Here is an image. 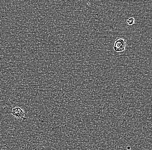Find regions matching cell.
<instances>
[{
	"label": "cell",
	"instance_id": "cell-1",
	"mask_svg": "<svg viewBox=\"0 0 152 150\" xmlns=\"http://www.w3.org/2000/svg\"><path fill=\"white\" fill-rule=\"evenodd\" d=\"M126 45V40L124 39H116L114 42L113 48L114 51L118 53L122 52L125 50Z\"/></svg>",
	"mask_w": 152,
	"mask_h": 150
},
{
	"label": "cell",
	"instance_id": "cell-2",
	"mask_svg": "<svg viewBox=\"0 0 152 150\" xmlns=\"http://www.w3.org/2000/svg\"><path fill=\"white\" fill-rule=\"evenodd\" d=\"M11 113L14 116L18 119H23L25 115V113L23 110L19 107H16L13 108Z\"/></svg>",
	"mask_w": 152,
	"mask_h": 150
},
{
	"label": "cell",
	"instance_id": "cell-3",
	"mask_svg": "<svg viewBox=\"0 0 152 150\" xmlns=\"http://www.w3.org/2000/svg\"><path fill=\"white\" fill-rule=\"evenodd\" d=\"M127 24L129 26L133 25L135 23V19L134 18H130L126 21Z\"/></svg>",
	"mask_w": 152,
	"mask_h": 150
}]
</instances>
